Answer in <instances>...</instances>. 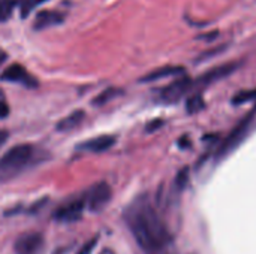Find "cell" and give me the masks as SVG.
Here are the masks:
<instances>
[{
    "instance_id": "obj_6",
    "label": "cell",
    "mask_w": 256,
    "mask_h": 254,
    "mask_svg": "<svg viewBox=\"0 0 256 254\" xmlns=\"http://www.w3.org/2000/svg\"><path fill=\"white\" fill-rule=\"evenodd\" d=\"M192 90H194V79H190L188 76H182V78L176 79L174 82H171L170 85L164 87L159 91V99L162 102L172 103V102L180 100L183 96H186Z\"/></svg>"
},
{
    "instance_id": "obj_3",
    "label": "cell",
    "mask_w": 256,
    "mask_h": 254,
    "mask_svg": "<svg viewBox=\"0 0 256 254\" xmlns=\"http://www.w3.org/2000/svg\"><path fill=\"white\" fill-rule=\"evenodd\" d=\"M254 120H255V112L249 114L246 118H243V120L231 130V133L222 141V144H220V147H219V150H218V157H219V159L224 157V156H226L228 153H231L234 148L238 147V144H240V142L248 136V133L250 132L252 124H254Z\"/></svg>"
},
{
    "instance_id": "obj_7",
    "label": "cell",
    "mask_w": 256,
    "mask_h": 254,
    "mask_svg": "<svg viewBox=\"0 0 256 254\" xmlns=\"http://www.w3.org/2000/svg\"><path fill=\"white\" fill-rule=\"evenodd\" d=\"M0 79L6 81V82H16V84L27 87V88H36L38 87V79L26 67H22L18 63H14L9 67H6L0 75Z\"/></svg>"
},
{
    "instance_id": "obj_20",
    "label": "cell",
    "mask_w": 256,
    "mask_h": 254,
    "mask_svg": "<svg viewBox=\"0 0 256 254\" xmlns=\"http://www.w3.org/2000/svg\"><path fill=\"white\" fill-rule=\"evenodd\" d=\"M9 115V106L6 103V100L3 99L2 93H0V118H6Z\"/></svg>"
},
{
    "instance_id": "obj_22",
    "label": "cell",
    "mask_w": 256,
    "mask_h": 254,
    "mask_svg": "<svg viewBox=\"0 0 256 254\" xmlns=\"http://www.w3.org/2000/svg\"><path fill=\"white\" fill-rule=\"evenodd\" d=\"M6 58H8V55H6V52L0 49V66H2L3 63H4V60H6Z\"/></svg>"
},
{
    "instance_id": "obj_11",
    "label": "cell",
    "mask_w": 256,
    "mask_h": 254,
    "mask_svg": "<svg viewBox=\"0 0 256 254\" xmlns=\"http://www.w3.org/2000/svg\"><path fill=\"white\" fill-rule=\"evenodd\" d=\"M116 144V136L111 135H100L98 138H92L86 142H81L78 145V150L90 151V153H102L110 150Z\"/></svg>"
},
{
    "instance_id": "obj_5",
    "label": "cell",
    "mask_w": 256,
    "mask_h": 254,
    "mask_svg": "<svg viewBox=\"0 0 256 254\" xmlns=\"http://www.w3.org/2000/svg\"><path fill=\"white\" fill-rule=\"evenodd\" d=\"M86 208L87 207H86L84 196L74 198V199L64 202L63 205H60L54 211V219L62 222V223H74V222H76V220H80L82 217Z\"/></svg>"
},
{
    "instance_id": "obj_8",
    "label": "cell",
    "mask_w": 256,
    "mask_h": 254,
    "mask_svg": "<svg viewBox=\"0 0 256 254\" xmlns=\"http://www.w3.org/2000/svg\"><path fill=\"white\" fill-rule=\"evenodd\" d=\"M14 249L16 254H39L44 249V237L38 232L22 234L15 241Z\"/></svg>"
},
{
    "instance_id": "obj_14",
    "label": "cell",
    "mask_w": 256,
    "mask_h": 254,
    "mask_svg": "<svg viewBox=\"0 0 256 254\" xmlns=\"http://www.w3.org/2000/svg\"><path fill=\"white\" fill-rule=\"evenodd\" d=\"M118 94H122V90L120 88H116V87H108L105 88L94 100H93V105H98V106H102L105 103H108L110 100H112L114 97H117Z\"/></svg>"
},
{
    "instance_id": "obj_10",
    "label": "cell",
    "mask_w": 256,
    "mask_h": 254,
    "mask_svg": "<svg viewBox=\"0 0 256 254\" xmlns=\"http://www.w3.org/2000/svg\"><path fill=\"white\" fill-rule=\"evenodd\" d=\"M63 21H64V13L63 12L52 10V9L39 10L36 13L34 21H33V28L34 30H44V28H48V27L62 24Z\"/></svg>"
},
{
    "instance_id": "obj_1",
    "label": "cell",
    "mask_w": 256,
    "mask_h": 254,
    "mask_svg": "<svg viewBox=\"0 0 256 254\" xmlns=\"http://www.w3.org/2000/svg\"><path fill=\"white\" fill-rule=\"evenodd\" d=\"M124 220L138 243L147 254H160L168 244V231L159 213L147 196L136 198L124 211Z\"/></svg>"
},
{
    "instance_id": "obj_2",
    "label": "cell",
    "mask_w": 256,
    "mask_h": 254,
    "mask_svg": "<svg viewBox=\"0 0 256 254\" xmlns=\"http://www.w3.org/2000/svg\"><path fill=\"white\" fill-rule=\"evenodd\" d=\"M34 156V148L28 144H18L0 159V172L10 175L26 168Z\"/></svg>"
},
{
    "instance_id": "obj_19",
    "label": "cell",
    "mask_w": 256,
    "mask_h": 254,
    "mask_svg": "<svg viewBox=\"0 0 256 254\" xmlns=\"http://www.w3.org/2000/svg\"><path fill=\"white\" fill-rule=\"evenodd\" d=\"M96 244H98V238H92L87 244H84V247L81 249V252L78 254H90L93 252V249H94Z\"/></svg>"
},
{
    "instance_id": "obj_17",
    "label": "cell",
    "mask_w": 256,
    "mask_h": 254,
    "mask_svg": "<svg viewBox=\"0 0 256 254\" xmlns=\"http://www.w3.org/2000/svg\"><path fill=\"white\" fill-rule=\"evenodd\" d=\"M15 4H16V0H0V22L6 21L12 15Z\"/></svg>"
},
{
    "instance_id": "obj_15",
    "label": "cell",
    "mask_w": 256,
    "mask_h": 254,
    "mask_svg": "<svg viewBox=\"0 0 256 254\" xmlns=\"http://www.w3.org/2000/svg\"><path fill=\"white\" fill-rule=\"evenodd\" d=\"M46 0H16V4L20 6V12L22 16H27L36 6L42 4Z\"/></svg>"
},
{
    "instance_id": "obj_21",
    "label": "cell",
    "mask_w": 256,
    "mask_h": 254,
    "mask_svg": "<svg viewBox=\"0 0 256 254\" xmlns=\"http://www.w3.org/2000/svg\"><path fill=\"white\" fill-rule=\"evenodd\" d=\"M6 139H8V132L6 130H0V147L4 144Z\"/></svg>"
},
{
    "instance_id": "obj_16",
    "label": "cell",
    "mask_w": 256,
    "mask_h": 254,
    "mask_svg": "<svg viewBox=\"0 0 256 254\" xmlns=\"http://www.w3.org/2000/svg\"><path fill=\"white\" fill-rule=\"evenodd\" d=\"M202 106H204V100H202V96L201 94H194L186 102V108H188V112L189 114H194V112L201 111Z\"/></svg>"
},
{
    "instance_id": "obj_13",
    "label": "cell",
    "mask_w": 256,
    "mask_h": 254,
    "mask_svg": "<svg viewBox=\"0 0 256 254\" xmlns=\"http://www.w3.org/2000/svg\"><path fill=\"white\" fill-rule=\"evenodd\" d=\"M184 69L183 67H176V66H165V67H160V69H156L150 73H147L142 81L148 82V81H156V79H160V78H165V76H171V75H180L183 73Z\"/></svg>"
},
{
    "instance_id": "obj_12",
    "label": "cell",
    "mask_w": 256,
    "mask_h": 254,
    "mask_svg": "<svg viewBox=\"0 0 256 254\" xmlns=\"http://www.w3.org/2000/svg\"><path fill=\"white\" fill-rule=\"evenodd\" d=\"M84 118H86V112L81 111V109H78V111H74L72 114H69L68 117L62 118V120L57 123L56 127H57V130H60V132H68V130H72V129L78 127V126L84 121Z\"/></svg>"
},
{
    "instance_id": "obj_9",
    "label": "cell",
    "mask_w": 256,
    "mask_h": 254,
    "mask_svg": "<svg viewBox=\"0 0 256 254\" xmlns=\"http://www.w3.org/2000/svg\"><path fill=\"white\" fill-rule=\"evenodd\" d=\"M236 69H237V64H234V63H228V64H224V66H218V67H214V69L206 72L201 78L194 79V88H196V87H204V85H210L212 82L219 81V79H222V78L231 75Z\"/></svg>"
},
{
    "instance_id": "obj_18",
    "label": "cell",
    "mask_w": 256,
    "mask_h": 254,
    "mask_svg": "<svg viewBox=\"0 0 256 254\" xmlns=\"http://www.w3.org/2000/svg\"><path fill=\"white\" fill-rule=\"evenodd\" d=\"M254 99H256V90H252V91H242V93H238V94L232 99V102H234V103H243V102L254 100Z\"/></svg>"
},
{
    "instance_id": "obj_4",
    "label": "cell",
    "mask_w": 256,
    "mask_h": 254,
    "mask_svg": "<svg viewBox=\"0 0 256 254\" xmlns=\"http://www.w3.org/2000/svg\"><path fill=\"white\" fill-rule=\"evenodd\" d=\"M111 187L106 184V183H98L94 186H92L82 196H84V201H86V207L93 211V213H99L102 211L106 204L110 202L111 199Z\"/></svg>"
}]
</instances>
